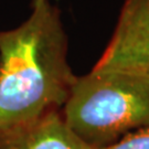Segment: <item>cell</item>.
Wrapping results in <instances>:
<instances>
[{
    "label": "cell",
    "instance_id": "obj_5",
    "mask_svg": "<svg viewBox=\"0 0 149 149\" xmlns=\"http://www.w3.org/2000/svg\"><path fill=\"white\" fill-rule=\"evenodd\" d=\"M102 149H149V127L132 132L115 144Z\"/></svg>",
    "mask_w": 149,
    "mask_h": 149
},
{
    "label": "cell",
    "instance_id": "obj_3",
    "mask_svg": "<svg viewBox=\"0 0 149 149\" xmlns=\"http://www.w3.org/2000/svg\"><path fill=\"white\" fill-rule=\"evenodd\" d=\"M97 71H123L149 76V0H125Z\"/></svg>",
    "mask_w": 149,
    "mask_h": 149
},
{
    "label": "cell",
    "instance_id": "obj_6",
    "mask_svg": "<svg viewBox=\"0 0 149 149\" xmlns=\"http://www.w3.org/2000/svg\"><path fill=\"white\" fill-rule=\"evenodd\" d=\"M44 0H32V8H34V7H37L39 6L40 3H42Z\"/></svg>",
    "mask_w": 149,
    "mask_h": 149
},
{
    "label": "cell",
    "instance_id": "obj_4",
    "mask_svg": "<svg viewBox=\"0 0 149 149\" xmlns=\"http://www.w3.org/2000/svg\"><path fill=\"white\" fill-rule=\"evenodd\" d=\"M0 149H93L66 125L61 111L0 129Z\"/></svg>",
    "mask_w": 149,
    "mask_h": 149
},
{
    "label": "cell",
    "instance_id": "obj_1",
    "mask_svg": "<svg viewBox=\"0 0 149 149\" xmlns=\"http://www.w3.org/2000/svg\"><path fill=\"white\" fill-rule=\"evenodd\" d=\"M21 26L0 32V129L61 111L76 75L60 11L49 0Z\"/></svg>",
    "mask_w": 149,
    "mask_h": 149
},
{
    "label": "cell",
    "instance_id": "obj_2",
    "mask_svg": "<svg viewBox=\"0 0 149 149\" xmlns=\"http://www.w3.org/2000/svg\"><path fill=\"white\" fill-rule=\"evenodd\" d=\"M70 129L93 149L149 127V76L97 71L77 76L62 108Z\"/></svg>",
    "mask_w": 149,
    "mask_h": 149
}]
</instances>
